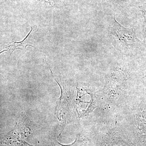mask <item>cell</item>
<instances>
[{
    "instance_id": "1",
    "label": "cell",
    "mask_w": 146,
    "mask_h": 146,
    "mask_svg": "<svg viewBox=\"0 0 146 146\" xmlns=\"http://www.w3.org/2000/svg\"><path fill=\"white\" fill-rule=\"evenodd\" d=\"M111 33L127 50L142 51L145 48L143 43L137 37L135 29L127 28L123 26L116 21L115 17Z\"/></svg>"
},
{
    "instance_id": "2",
    "label": "cell",
    "mask_w": 146,
    "mask_h": 146,
    "mask_svg": "<svg viewBox=\"0 0 146 146\" xmlns=\"http://www.w3.org/2000/svg\"><path fill=\"white\" fill-rule=\"evenodd\" d=\"M77 110L79 117L91 112L96 107V100L94 91L88 88H77Z\"/></svg>"
},
{
    "instance_id": "3",
    "label": "cell",
    "mask_w": 146,
    "mask_h": 146,
    "mask_svg": "<svg viewBox=\"0 0 146 146\" xmlns=\"http://www.w3.org/2000/svg\"><path fill=\"white\" fill-rule=\"evenodd\" d=\"M25 124L21 121L18 126L2 137L1 143L5 146H33L27 143L25 140L27 131Z\"/></svg>"
},
{
    "instance_id": "4",
    "label": "cell",
    "mask_w": 146,
    "mask_h": 146,
    "mask_svg": "<svg viewBox=\"0 0 146 146\" xmlns=\"http://www.w3.org/2000/svg\"><path fill=\"white\" fill-rule=\"evenodd\" d=\"M84 141L80 138H77L75 141L72 144L69 145H63L58 142V146H85Z\"/></svg>"
},
{
    "instance_id": "5",
    "label": "cell",
    "mask_w": 146,
    "mask_h": 146,
    "mask_svg": "<svg viewBox=\"0 0 146 146\" xmlns=\"http://www.w3.org/2000/svg\"><path fill=\"white\" fill-rule=\"evenodd\" d=\"M140 10L143 17L144 23L145 24V29L144 32V37L146 38V4L139 7Z\"/></svg>"
}]
</instances>
